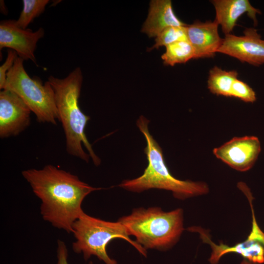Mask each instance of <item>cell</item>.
Segmentation results:
<instances>
[{"label": "cell", "instance_id": "6da1fadb", "mask_svg": "<svg viewBox=\"0 0 264 264\" xmlns=\"http://www.w3.org/2000/svg\"><path fill=\"white\" fill-rule=\"evenodd\" d=\"M34 194L41 200L43 219L53 227L72 233L74 222L84 213L82 204L92 187L69 172L50 164L22 172Z\"/></svg>", "mask_w": 264, "mask_h": 264}, {"label": "cell", "instance_id": "7a4b0ae2", "mask_svg": "<svg viewBox=\"0 0 264 264\" xmlns=\"http://www.w3.org/2000/svg\"><path fill=\"white\" fill-rule=\"evenodd\" d=\"M47 81L54 91L59 121L64 129L67 153L87 163L91 157L95 165H99L101 160L94 152L85 134L90 117L82 112L79 105L83 82L81 68H75L64 78L50 76Z\"/></svg>", "mask_w": 264, "mask_h": 264}, {"label": "cell", "instance_id": "3957f363", "mask_svg": "<svg viewBox=\"0 0 264 264\" xmlns=\"http://www.w3.org/2000/svg\"><path fill=\"white\" fill-rule=\"evenodd\" d=\"M149 121L143 116H140L136 122L146 141L144 153L148 165L141 176L123 181L119 187L134 192L154 188L166 190L172 192L174 196L180 199L207 194L209 187L206 183L182 180L171 174L166 165L162 149L149 132Z\"/></svg>", "mask_w": 264, "mask_h": 264}, {"label": "cell", "instance_id": "277c9868", "mask_svg": "<svg viewBox=\"0 0 264 264\" xmlns=\"http://www.w3.org/2000/svg\"><path fill=\"white\" fill-rule=\"evenodd\" d=\"M118 221L146 250H168L177 242L184 230L183 210L180 208L169 212L158 207L135 208L131 214Z\"/></svg>", "mask_w": 264, "mask_h": 264}, {"label": "cell", "instance_id": "5b68a950", "mask_svg": "<svg viewBox=\"0 0 264 264\" xmlns=\"http://www.w3.org/2000/svg\"><path fill=\"white\" fill-rule=\"evenodd\" d=\"M72 234L75 239L72 249L75 253L82 254L86 261L94 256L105 264H117L106 250L108 244L115 239L127 241L141 255L147 256L146 250L130 238L127 229L119 221L104 220L84 212L74 222Z\"/></svg>", "mask_w": 264, "mask_h": 264}, {"label": "cell", "instance_id": "8992f818", "mask_svg": "<svg viewBox=\"0 0 264 264\" xmlns=\"http://www.w3.org/2000/svg\"><path fill=\"white\" fill-rule=\"evenodd\" d=\"M24 60L17 57L7 74L2 89L11 90L24 102L40 123L57 124L59 120L54 90L48 81L43 84L38 78H31L23 66Z\"/></svg>", "mask_w": 264, "mask_h": 264}, {"label": "cell", "instance_id": "52a82bcc", "mask_svg": "<svg viewBox=\"0 0 264 264\" xmlns=\"http://www.w3.org/2000/svg\"><path fill=\"white\" fill-rule=\"evenodd\" d=\"M193 228L192 230H196L200 234V238L204 242L210 244L212 252L209 261L212 264H217L222 256L232 252L240 254L246 262L253 264L264 263V233L256 221H252L251 232L245 241L230 246L221 243L219 245L214 243L202 229Z\"/></svg>", "mask_w": 264, "mask_h": 264}, {"label": "cell", "instance_id": "ba28073f", "mask_svg": "<svg viewBox=\"0 0 264 264\" xmlns=\"http://www.w3.org/2000/svg\"><path fill=\"white\" fill-rule=\"evenodd\" d=\"M261 151V143L255 136L235 137L213 149L214 155L233 169L240 172L250 169Z\"/></svg>", "mask_w": 264, "mask_h": 264}, {"label": "cell", "instance_id": "9c48e42d", "mask_svg": "<svg viewBox=\"0 0 264 264\" xmlns=\"http://www.w3.org/2000/svg\"><path fill=\"white\" fill-rule=\"evenodd\" d=\"M243 35H225L218 52L236 58L242 62L259 66L264 64V40L257 30L246 28Z\"/></svg>", "mask_w": 264, "mask_h": 264}, {"label": "cell", "instance_id": "30bf717a", "mask_svg": "<svg viewBox=\"0 0 264 264\" xmlns=\"http://www.w3.org/2000/svg\"><path fill=\"white\" fill-rule=\"evenodd\" d=\"M32 111L22 99L7 89L0 92V137L15 136L30 124Z\"/></svg>", "mask_w": 264, "mask_h": 264}, {"label": "cell", "instance_id": "8fae6325", "mask_svg": "<svg viewBox=\"0 0 264 264\" xmlns=\"http://www.w3.org/2000/svg\"><path fill=\"white\" fill-rule=\"evenodd\" d=\"M44 34L42 27L33 31L19 27L15 20L2 21L0 23V50L4 48L13 50L24 61L30 60L36 65L35 51L37 43Z\"/></svg>", "mask_w": 264, "mask_h": 264}, {"label": "cell", "instance_id": "7c38bea8", "mask_svg": "<svg viewBox=\"0 0 264 264\" xmlns=\"http://www.w3.org/2000/svg\"><path fill=\"white\" fill-rule=\"evenodd\" d=\"M219 24L214 21H195L186 26L188 41L195 50V58H211L220 47L223 39L218 32Z\"/></svg>", "mask_w": 264, "mask_h": 264}, {"label": "cell", "instance_id": "4fadbf2b", "mask_svg": "<svg viewBox=\"0 0 264 264\" xmlns=\"http://www.w3.org/2000/svg\"><path fill=\"white\" fill-rule=\"evenodd\" d=\"M211 2L216 11L215 20L220 25L225 35L231 34L238 20L245 13L255 25L257 24L256 15L261 12L248 0H213Z\"/></svg>", "mask_w": 264, "mask_h": 264}, {"label": "cell", "instance_id": "5bb4252c", "mask_svg": "<svg viewBox=\"0 0 264 264\" xmlns=\"http://www.w3.org/2000/svg\"><path fill=\"white\" fill-rule=\"evenodd\" d=\"M186 25L175 14L171 0H154L150 2L149 14L142 31L149 37H156L168 27Z\"/></svg>", "mask_w": 264, "mask_h": 264}, {"label": "cell", "instance_id": "9a60e30c", "mask_svg": "<svg viewBox=\"0 0 264 264\" xmlns=\"http://www.w3.org/2000/svg\"><path fill=\"white\" fill-rule=\"evenodd\" d=\"M238 75L236 70L227 71L214 66L209 72L207 88L214 94L230 97L232 84Z\"/></svg>", "mask_w": 264, "mask_h": 264}, {"label": "cell", "instance_id": "2e32d148", "mask_svg": "<svg viewBox=\"0 0 264 264\" xmlns=\"http://www.w3.org/2000/svg\"><path fill=\"white\" fill-rule=\"evenodd\" d=\"M194 49L188 40L178 41L166 46V51L161 56L164 64L174 66L185 63L195 58Z\"/></svg>", "mask_w": 264, "mask_h": 264}, {"label": "cell", "instance_id": "e0dca14e", "mask_svg": "<svg viewBox=\"0 0 264 264\" xmlns=\"http://www.w3.org/2000/svg\"><path fill=\"white\" fill-rule=\"evenodd\" d=\"M23 8L19 19L15 20L19 27L26 29L34 20L45 10L48 0H23Z\"/></svg>", "mask_w": 264, "mask_h": 264}, {"label": "cell", "instance_id": "ac0fdd59", "mask_svg": "<svg viewBox=\"0 0 264 264\" xmlns=\"http://www.w3.org/2000/svg\"><path fill=\"white\" fill-rule=\"evenodd\" d=\"M186 26H171L165 29L156 37L155 43L150 50L157 49L162 46H166L178 41L188 40Z\"/></svg>", "mask_w": 264, "mask_h": 264}, {"label": "cell", "instance_id": "d6986e66", "mask_svg": "<svg viewBox=\"0 0 264 264\" xmlns=\"http://www.w3.org/2000/svg\"><path fill=\"white\" fill-rule=\"evenodd\" d=\"M232 97L246 103H254L256 100V93L252 88L238 79H236L232 84L230 93V97Z\"/></svg>", "mask_w": 264, "mask_h": 264}, {"label": "cell", "instance_id": "ffe728a7", "mask_svg": "<svg viewBox=\"0 0 264 264\" xmlns=\"http://www.w3.org/2000/svg\"><path fill=\"white\" fill-rule=\"evenodd\" d=\"M18 54L13 50L8 49L5 62L0 66V89H2L6 81L7 74L13 66L18 57Z\"/></svg>", "mask_w": 264, "mask_h": 264}, {"label": "cell", "instance_id": "44dd1931", "mask_svg": "<svg viewBox=\"0 0 264 264\" xmlns=\"http://www.w3.org/2000/svg\"><path fill=\"white\" fill-rule=\"evenodd\" d=\"M56 252L57 258L56 264H68V250L65 242L60 240L57 241ZM88 264H93V263L90 261Z\"/></svg>", "mask_w": 264, "mask_h": 264}]
</instances>
